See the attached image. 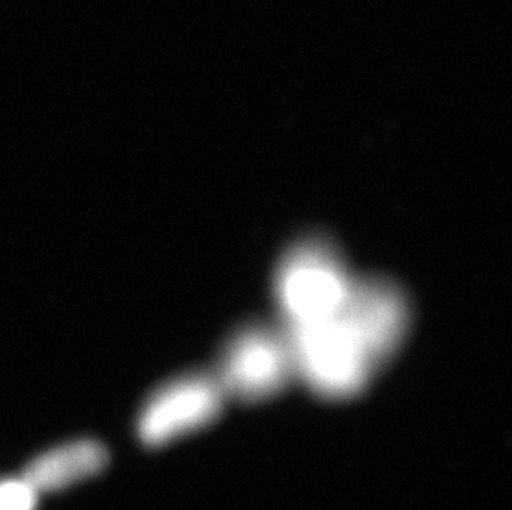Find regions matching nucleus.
Instances as JSON below:
<instances>
[{
    "mask_svg": "<svg viewBox=\"0 0 512 510\" xmlns=\"http://www.w3.org/2000/svg\"><path fill=\"white\" fill-rule=\"evenodd\" d=\"M285 332L294 353L295 380L324 400H350L385 366L345 302L334 315Z\"/></svg>",
    "mask_w": 512,
    "mask_h": 510,
    "instance_id": "1",
    "label": "nucleus"
},
{
    "mask_svg": "<svg viewBox=\"0 0 512 510\" xmlns=\"http://www.w3.org/2000/svg\"><path fill=\"white\" fill-rule=\"evenodd\" d=\"M353 279L330 242L320 237L297 242L282 257L274 275L282 327H302L334 315L347 299Z\"/></svg>",
    "mask_w": 512,
    "mask_h": 510,
    "instance_id": "2",
    "label": "nucleus"
},
{
    "mask_svg": "<svg viewBox=\"0 0 512 510\" xmlns=\"http://www.w3.org/2000/svg\"><path fill=\"white\" fill-rule=\"evenodd\" d=\"M226 400H271L295 380L294 353L282 325L254 323L237 330L224 345L213 373Z\"/></svg>",
    "mask_w": 512,
    "mask_h": 510,
    "instance_id": "3",
    "label": "nucleus"
},
{
    "mask_svg": "<svg viewBox=\"0 0 512 510\" xmlns=\"http://www.w3.org/2000/svg\"><path fill=\"white\" fill-rule=\"evenodd\" d=\"M213 373H189L168 381L141 406L136 431L148 446H161L208 426L226 403Z\"/></svg>",
    "mask_w": 512,
    "mask_h": 510,
    "instance_id": "4",
    "label": "nucleus"
},
{
    "mask_svg": "<svg viewBox=\"0 0 512 510\" xmlns=\"http://www.w3.org/2000/svg\"><path fill=\"white\" fill-rule=\"evenodd\" d=\"M108 464V451L95 439H77L40 454L25 467L22 479L40 492H54L97 476Z\"/></svg>",
    "mask_w": 512,
    "mask_h": 510,
    "instance_id": "5",
    "label": "nucleus"
},
{
    "mask_svg": "<svg viewBox=\"0 0 512 510\" xmlns=\"http://www.w3.org/2000/svg\"><path fill=\"white\" fill-rule=\"evenodd\" d=\"M37 496L22 477L0 482V510H35Z\"/></svg>",
    "mask_w": 512,
    "mask_h": 510,
    "instance_id": "6",
    "label": "nucleus"
}]
</instances>
